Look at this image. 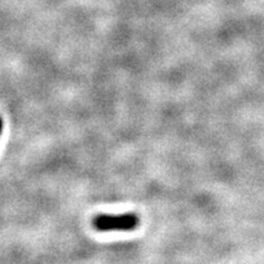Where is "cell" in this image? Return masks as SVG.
<instances>
[{"label": "cell", "mask_w": 264, "mask_h": 264, "mask_svg": "<svg viewBox=\"0 0 264 264\" xmlns=\"http://www.w3.org/2000/svg\"><path fill=\"white\" fill-rule=\"evenodd\" d=\"M92 225L99 232L133 231L139 225V218L135 213L101 214L93 219Z\"/></svg>", "instance_id": "obj_1"}, {"label": "cell", "mask_w": 264, "mask_h": 264, "mask_svg": "<svg viewBox=\"0 0 264 264\" xmlns=\"http://www.w3.org/2000/svg\"><path fill=\"white\" fill-rule=\"evenodd\" d=\"M3 126H4V123H3L2 116H0V135H2V132H3Z\"/></svg>", "instance_id": "obj_2"}]
</instances>
